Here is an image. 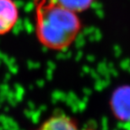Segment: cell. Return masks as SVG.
Segmentation results:
<instances>
[{
    "label": "cell",
    "mask_w": 130,
    "mask_h": 130,
    "mask_svg": "<svg viewBox=\"0 0 130 130\" xmlns=\"http://www.w3.org/2000/svg\"><path fill=\"white\" fill-rule=\"evenodd\" d=\"M36 33L45 47L54 51L68 48L81 29L76 13L54 0H36Z\"/></svg>",
    "instance_id": "obj_1"
},
{
    "label": "cell",
    "mask_w": 130,
    "mask_h": 130,
    "mask_svg": "<svg viewBox=\"0 0 130 130\" xmlns=\"http://www.w3.org/2000/svg\"><path fill=\"white\" fill-rule=\"evenodd\" d=\"M110 107L113 117L122 123H130V85L116 88L110 98Z\"/></svg>",
    "instance_id": "obj_2"
},
{
    "label": "cell",
    "mask_w": 130,
    "mask_h": 130,
    "mask_svg": "<svg viewBox=\"0 0 130 130\" xmlns=\"http://www.w3.org/2000/svg\"><path fill=\"white\" fill-rule=\"evenodd\" d=\"M19 16V8L14 0H0V36L14 29Z\"/></svg>",
    "instance_id": "obj_3"
},
{
    "label": "cell",
    "mask_w": 130,
    "mask_h": 130,
    "mask_svg": "<svg viewBox=\"0 0 130 130\" xmlns=\"http://www.w3.org/2000/svg\"><path fill=\"white\" fill-rule=\"evenodd\" d=\"M36 130H83L70 117L65 114L53 115L45 120Z\"/></svg>",
    "instance_id": "obj_4"
},
{
    "label": "cell",
    "mask_w": 130,
    "mask_h": 130,
    "mask_svg": "<svg viewBox=\"0 0 130 130\" xmlns=\"http://www.w3.org/2000/svg\"><path fill=\"white\" fill-rule=\"evenodd\" d=\"M54 1L61 6L77 14L89 9L94 0H54Z\"/></svg>",
    "instance_id": "obj_5"
}]
</instances>
